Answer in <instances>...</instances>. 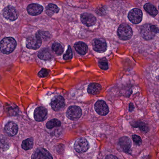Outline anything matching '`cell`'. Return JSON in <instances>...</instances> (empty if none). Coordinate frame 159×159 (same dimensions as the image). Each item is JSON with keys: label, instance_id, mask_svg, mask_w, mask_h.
Returning <instances> with one entry per match:
<instances>
[{"label": "cell", "instance_id": "83f0119b", "mask_svg": "<svg viewBox=\"0 0 159 159\" xmlns=\"http://www.w3.org/2000/svg\"><path fill=\"white\" fill-rule=\"evenodd\" d=\"M98 65L99 67L103 70H107L108 68V62L106 58L100 59L98 61Z\"/></svg>", "mask_w": 159, "mask_h": 159}, {"label": "cell", "instance_id": "e0dca14e", "mask_svg": "<svg viewBox=\"0 0 159 159\" xmlns=\"http://www.w3.org/2000/svg\"><path fill=\"white\" fill-rule=\"evenodd\" d=\"M119 144L120 147L124 152L127 153H130L132 146V143L129 137L127 136L121 137L120 139Z\"/></svg>", "mask_w": 159, "mask_h": 159}, {"label": "cell", "instance_id": "6da1fadb", "mask_svg": "<svg viewBox=\"0 0 159 159\" xmlns=\"http://www.w3.org/2000/svg\"><path fill=\"white\" fill-rule=\"evenodd\" d=\"M141 35L144 39L146 40H151L159 32V29L157 26L150 24L143 25L141 28Z\"/></svg>", "mask_w": 159, "mask_h": 159}, {"label": "cell", "instance_id": "4316f807", "mask_svg": "<svg viewBox=\"0 0 159 159\" xmlns=\"http://www.w3.org/2000/svg\"><path fill=\"white\" fill-rule=\"evenodd\" d=\"M61 125V123L60 121L57 119H51L49 120L46 124V127L48 129H52L55 127H60Z\"/></svg>", "mask_w": 159, "mask_h": 159}, {"label": "cell", "instance_id": "603a6c76", "mask_svg": "<svg viewBox=\"0 0 159 159\" xmlns=\"http://www.w3.org/2000/svg\"><path fill=\"white\" fill-rule=\"evenodd\" d=\"M144 8L148 14L154 16H157L158 13L156 7L153 4L149 3L146 4L144 6Z\"/></svg>", "mask_w": 159, "mask_h": 159}, {"label": "cell", "instance_id": "2e32d148", "mask_svg": "<svg viewBox=\"0 0 159 159\" xmlns=\"http://www.w3.org/2000/svg\"><path fill=\"white\" fill-rule=\"evenodd\" d=\"M5 131L9 136H14L17 134L18 130L17 125L13 121H9L5 126Z\"/></svg>", "mask_w": 159, "mask_h": 159}, {"label": "cell", "instance_id": "484cf974", "mask_svg": "<svg viewBox=\"0 0 159 159\" xmlns=\"http://www.w3.org/2000/svg\"><path fill=\"white\" fill-rule=\"evenodd\" d=\"M34 145L33 140L32 138H28L22 142L21 147L24 150H28L31 149Z\"/></svg>", "mask_w": 159, "mask_h": 159}, {"label": "cell", "instance_id": "8992f818", "mask_svg": "<svg viewBox=\"0 0 159 159\" xmlns=\"http://www.w3.org/2000/svg\"><path fill=\"white\" fill-rule=\"evenodd\" d=\"M42 40L37 35H32L28 37L26 41V46L28 49H37L42 44Z\"/></svg>", "mask_w": 159, "mask_h": 159}, {"label": "cell", "instance_id": "836d02e7", "mask_svg": "<svg viewBox=\"0 0 159 159\" xmlns=\"http://www.w3.org/2000/svg\"><path fill=\"white\" fill-rule=\"evenodd\" d=\"M134 108V107L133 105L131 103L129 105V111H132Z\"/></svg>", "mask_w": 159, "mask_h": 159}, {"label": "cell", "instance_id": "ba28073f", "mask_svg": "<svg viewBox=\"0 0 159 159\" xmlns=\"http://www.w3.org/2000/svg\"><path fill=\"white\" fill-rule=\"evenodd\" d=\"M65 100L61 96H56L51 100V106L55 111L62 110L65 106Z\"/></svg>", "mask_w": 159, "mask_h": 159}, {"label": "cell", "instance_id": "5b68a950", "mask_svg": "<svg viewBox=\"0 0 159 159\" xmlns=\"http://www.w3.org/2000/svg\"><path fill=\"white\" fill-rule=\"evenodd\" d=\"M82 111L77 106H71L68 108L66 112L67 117L72 120H76L81 116Z\"/></svg>", "mask_w": 159, "mask_h": 159}, {"label": "cell", "instance_id": "4dcf8cb0", "mask_svg": "<svg viewBox=\"0 0 159 159\" xmlns=\"http://www.w3.org/2000/svg\"><path fill=\"white\" fill-rule=\"evenodd\" d=\"M49 72L47 69H42L38 73V76L41 77H46L49 74Z\"/></svg>", "mask_w": 159, "mask_h": 159}, {"label": "cell", "instance_id": "30bf717a", "mask_svg": "<svg viewBox=\"0 0 159 159\" xmlns=\"http://www.w3.org/2000/svg\"><path fill=\"white\" fill-rule=\"evenodd\" d=\"M93 49L96 52L103 53L107 50V44L106 41L102 38H96L92 42Z\"/></svg>", "mask_w": 159, "mask_h": 159}, {"label": "cell", "instance_id": "44dd1931", "mask_svg": "<svg viewBox=\"0 0 159 159\" xmlns=\"http://www.w3.org/2000/svg\"><path fill=\"white\" fill-rule=\"evenodd\" d=\"M7 114L10 116H16L18 114V108L16 105L7 104L5 107Z\"/></svg>", "mask_w": 159, "mask_h": 159}, {"label": "cell", "instance_id": "7a4b0ae2", "mask_svg": "<svg viewBox=\"0 0 159 159\" xmlns=\"http://www.w3.org/2000/svg\"><path fill=\"white\" fill-rule=\"evenodd\" d=\"M16 46V42L12 37H5L0 42V50L3 54H10L14 51Z\"/></svg>", "mask_w": 159, "mask_h": 159}, {"label": "cell", "instance_id": "ac0fdd59", "mask_svg": "<svg viewBox=\"0 0 159 159\" xmlns=\"http://www.w3.org/2000/svg\"><path fill=\"white\" fill-rule=\"evenodd\" d=\"M38 56L39 58L44 60H48L53 58L52 52L48 48L41 49L38 53Z\"/></svg>", "mask_w": 159, "mask_h": 159}, {"label": "cell", "instance_id": "5bb4252c", "mask_svg": "<svg viewBox=\"0 0 159 159\" xmlns=\"http://www.w3.org/2000/svg\"><path fill=\"white\" fill-rule=\"evenodd\" d=\"M47 110L43 107H38L34 112V119L37 121H43L46 118Z\"/></svg>", "mask_w": 159, "mask_h": 159}, {"label": "cell", "instance_id": "7c38bea8", "mask_svg": "<svg viewBox=\"0 0 159 159\" xmlns=\"http://www.w3.org/2000/svg\"><path fill=\"white\" fill-rule=\"evenodd\" d=\"M94 109L96 113L100 115H106L109 112L107 105L103 101H98L96 102L94 105Z\"/></svg>", "mask_w": 159, "mask_h": 159}, {"label": "cell", "instance_id": "f1b7e54d", "mask_svg": "<svg viewBox=\"0 0 159 159\" xmlns=\"http://www.w3.org/2000/svg\"><path fill=\"white\" fill-rule=\"evenodd\" d=\"M36 35L39 37L41 40L43 39H47L50 37V34L49 33L46 31H38L36 34Z\"/></svg>", "mask_w": 159, "mask_h": 159}, {"label": "cell", "instance_id": "277c9868", "mask_svg": "<svg viewBox=\"0 0 159 159\" xmlns=\"http://www.w3.org/2000/svg\"><path fill=\"white\" fill-rule=\"evenodd\" d=\"M128 18L130 21L133 23L138 24L142 21L143 12L139 8H133L129 12Z\"/></svg>", "mask_w": 159, "mask_h": 159}, {"label": "cell", "instance_id": "d590c367", "mask_svg": "<svg viewBox=\"0 0 159 159\" xmlns=\"http://www.w3.org/2000/svg\"></svg>", "mask_w": 159, "mask_h": 159}, {"label": "cell", "instance_id": "cb8c5ba5", "mask_svg": "<svg viewBox=\"0 0 159 159\" xmlns=\"http://www.w3.org/2000/svg\"><path fill=\"white\" fill-rule=\"evenodd\" d=\"M9 143L4 136H0V149L2 151H6L9 149Z\"/></svg>", "mask_w": 159, "mask_h": 159}, {"label": "cell", "instance_id": "e575fe53", "mask_svg": "<svg viewBox=\"0 0 159 159\" xmlns=\"http://www.w3.org/2000/svg\"><path fill=\"white\" fill-rule=\"evenodd\" d=\"M158 80L159 81V76L158 77Z\"/></svg>", "mask_w": 159, "mask_h": 159}, {"label": "cell", "instance_id": "d6986e66", "mask_svg": "<svg viewBox=\"0 0 159 159\" xmlns=\"http://www.w3.org/2000/svg\"><path fill=\"white\" fill-rule=\"evenodd\" d=\"M75 49L79 54L84 55L88 51V46L85 43L82 42H76L74 45Z\"/></svg>", "mask_w": 159, "mask_h": 159}, {"label": "cell", "instance_id": "7402d4cb", "mask_svg": "<svg viewBox=\"0 0 159 159\" xmlns=\"http://www.w3.org/2000/svg\"><path fill=\"white\" fill-rule=\"evenodd\" d=\"M59 11V8L54 4H49L46 8V12L49 16H53L54 14L58 13Z\"/></svg>", "mask_w": 159, "mask_h": 159}, {"label": "cell", "instance_id": "f546056e", "mask_svg": "<svg viewBox=\"0 0 159 159\" xmlns=\"http://www.w3.org/2000/svg\"><path fill=\"white\" fill-rule=\"evenodd\" d=\"M72 49L71 47L70 46H69L66 53L63 55V59H64V60H70L72 58Z\"/></svg>", "mask_w": 159, "mask_h": 159}, {"label": "cell", "instance_id": "9a60e30c", "mask_svg": "<svg viewBox=\"0 0 159 159\" xmlns=\"http://www.w3.org/2000/svg\"><path fill=\"white\" fill-rule=\"evenodd\" d=\"M27 9L30 15L35 16L41 14L43 10V7L38 4L32 3L28 6Z\"/></svg>", "mask_w": 159, "mask_h": 159}, {"label": "cell", "instance_id": "4fadbf2b", "mask_svg": "<svg viewBox=\"0 0 159 159\" xmlns=\"http://www.w3.org/2000/svg\"><path fill=\"white\" fill-rule=\"evenodd\" d=\"M81 22L86 25L90 27L94 25L96 23V19L92 14L89 13H83L80 16Z\"/></svg>", "mask_w": 159, "mask_h": 159}, {"label": "cell", "instance_id": "1f68e13d", "mask_svg": "<svg viewBox=\"0 0 159 159\" xmlns=\"http://www.w3.org/2000/svg\"><path fill=\"white\" fill-rule=\"evenodd\" d=\"M133 140L135 144L138 146H140L142 144V140L140 136L137 135H133Z\"/></svg>", "mask_w": 159, "mask_h": 159}, {"label": "cell", "instance_id": "52a82bcc", "mask_svg": "<svg viewBox=\"0 0 159 159\" xmlns=\"http://www.w3.org/2000/svg\"><path fill=\"white\" fill-rule=\"evenodd\" d=\"M3 15L6 19L11 21L16 20L18 17L16 9L11 6L7 7L3 9Z\"/></svg>", "mask_w": 159, "mask_h": 159}, {"label": "cell", "instance_id": "ffe728a7", "mask_svg": "<svg viewBox=\"0 0 159 159\" xmlns=\"http://www.w3.org/2000/svg\"><path fill=\"white\" fill-rule=\"evenodd\" d=\"M102 90L101 85L97 83H91L88 87V91L89 94L92 95H97L100 93Z\"/></svg>", "mask_w": 159, "mask_h": 159}, {"label": "cell", "instance_id": "d6a6232c", "mask_svg": "<svg viewBox=\"0 0 159 159\" xmlns=\"http://www.w3.org/2000/svg\"><path fill=\"white\" fill-rule=\"evenodd\" d=\"M105 159H118L116 156H114V155H107Z\"/></svg>", "mask_w": 159, "mask_h": 159}, {"label": "cell", "instance_id": "d4e9b609", "mask_svg": "<svg viewBox=\"0 0 159 159\" xmlns=\"http://www.w3.org/2000/svg\"><path fill=\"white\" fill-rule=\"evenodd\" d=\"M52 49L53 52L58 55H61L64 51V49L62 45L57 42H56L53 44Z\"/></svg>", "mask_w": 159, "mask_h": 159}, {"label": "cell", "instance_id": "8fae6325", "mask_svg": "<svg viewBox=\"0 0 159 159\" xmlns=\"http://www.w3.org/2000/svg\"><path fill=\"white\" fill-rule=\"evenodd\" d=\"M32 159H53V157L47 150L39 148L34 151L32 156Z\"/></svg>", "mask_w": 159, "mask_h": 159}, {"label": "cell", "instance_id": "3957f363", "mask_svg": "<svg viewBox=\"0 0 159 159\" xmlns=\"http://www.w3.org/2000/svg\"><path fill=\"white\" fill-rule=\"evenodd\" d=\"M118 36L121 40L126 41L131 38L133 30L130 26L126 23L121 24L117 30Z\"/></svg>", "mask_w": 159, "mask_h": 159}, {"label": "cell", "instance_id": "9c48e42d", "mask_svg": "<svg viewBox=\"0 0 159 159\" xmlns=\"http://www.w3.org/2000/svg\"><path fill=\"white\" fill-rule=\"evenodd\" d=\"M89 143L84 138H79L75 143V149L79 153H83L86 152L89 149Z\"/></svg>", "mask_w": 159, "mask_h": 159}]
</instances>
